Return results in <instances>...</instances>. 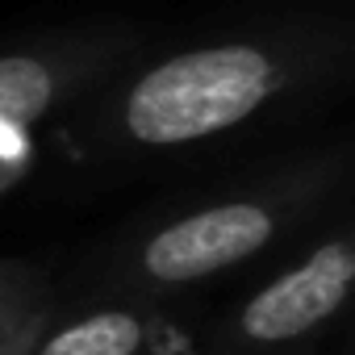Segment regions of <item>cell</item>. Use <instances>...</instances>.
Wrapping results in <instances>:
<instances>
[{"mask_svg": "<svg viewBox=\"0 0 355 355\" xmlns=\"http://www.w3.org/2000/svg\"><path fill=\"white\" fill-rule=\"evenodd\" d=\"M347 63V26L330 17L268 21L163 55L142 51L71 109L76 138L105 163L197 150L313 101L343 80Z\"/></svg>", "mask_w": 355, "mask_h": 355, "instance_id": "1", "label": "cell"}, {"mask_svg": "<svg viewBox=\"0 0 355 355\" xmlns=\"http://www.w3.org/2000/svg\"><path fill=\"white\" fill-rule=\"evenodd\" d=\"M55 276L30 259H0V355H21L55 313Z\"/></svg>", "mask_w": 355, "mask_h": 355, "instance_id": "6", "label": "cell"}, {"mask_svg": "<svg viewBox=\"0 0 355 355\" xmlns=\"http://www.w3.org/2000/svg\"><path fill=\"white\" fill-rule=\"evenodd\" d=\"M343 184V155L313 150L251 180H239L201 205L150 218L125 230L96 263L105 293L171 301L189 288L222 280L293 243Z\"/></svg>", "mask_w": 355, "mask_h": 355, "instance_id": "2", "label": "cell"}, {"mask_svg": "<svg viewBox=\"0 0 355 355\" xmlns=\"http://www.w3.org/2000/svg\"><path fill=\"white\" fill-rule=\"evenodd\" d=\"M142 51L138 26H80L0 46V146L71 113Z\"/></svg>", "mask_w": 355, "mask_h": 355, "instance_id": "4", "label": "cell"}, {"mask_svg": "<svg viewBox=\"0 0 355 355\" xmlns=\"http://www.w3.org/2000/svg\"><path fill=\"white\" fill-rule=\"evenodd\" d=\"M159 330V305L142 297L109 293V301L55 313L38 326L21 355H146Z\"/></svg>", "mask_w": 355, "mask_h": 355, "instance_id": "5", "label": "cell"}, {"mask_svg": "<svg viewBox=\"0 0 355 355\" xmlns=\"http://www.w3.org/2000/svg\"><path fill=\"white\" fill-rule=\"evenodd\" d=\"M351 280L355 247L347 226H334L226 313L209 355H318V343L347 309Z\"/></svg>", "mask_w": 355, "mask_h": 355, "instance_id": "3", "label": "cell"}]
</instances>
